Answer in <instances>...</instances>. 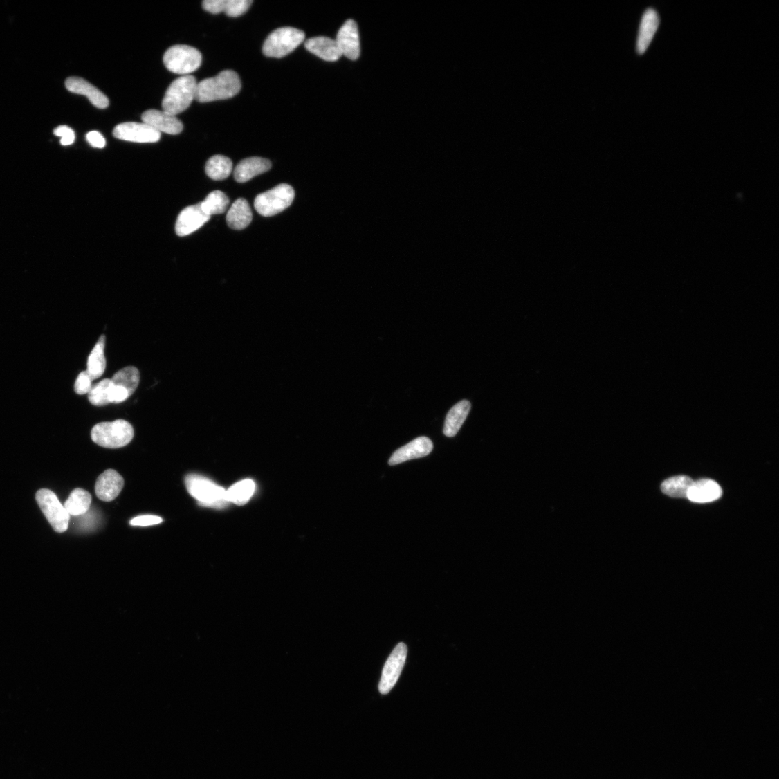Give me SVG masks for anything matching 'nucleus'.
<instances>
[{"mask_svg": "<svg viewBox=\"0 0 779 779\" xmlns=\"http://www.w3.org/2000/svg\"><path fill=\"white\" fill-rule=\"evenodd\" d=\"M407 652V647L404 643H400L387 659L378 686L380 693L383 695L391 691L398 681Z\"/></svg>", "mask_w": 779, "mask_h": 779, "instance_id": "9", "label": "nucleus"}, {"mask_svg": "<svg viewBox=\"0 0 779 779\" xmlns=\"http://www.w3.org/2000/svg\"><path fill=\"white\" fill-rule=\"evenodd\" d=\"M125 480L117 471L109 469L100 474L95 484V494L104 502H111L120 495Z\"/></svg>", "mask_w": 779, "mask_h": 779, "instance_id": "13", "label": "nucleus"}, {"mask_svg": "<svg viewBox=\"0 0 779 779\" xmlns=\"http://www.w3.org/2000/svg\"><path fill=\"white\" fill-rule=\"evenodd\" d=\"M272 167L270 161L253 157L241 161L236 166L234 171V178L237 182L246 183L253 178L267 172Z\"/></svg>", "mask_w": 779, "mask_h": 779, "instance_id": "18", "label": "nucleus"}, {"mask_svg": "<svg viewBox=\"0 0 779 779\" xmlns=\"http://www.w3.org/2000/svg\"><path fill=\"white\" fill-rule=\"evenodd\" d=\"M87 141L95 148H104L106 146V140L103 135L97 131H90L86 135Z\"/></svg>", "mask_w": 779, "mask_h": 779, "instance_id": "35", "label": "nucleus"}, {"mask_svg": "<svg viewBox=\"0 0 779 779\" xmlns=\"http://www.w3.org/2000/svg\"><path fill=\"white\" fill-rule=\"evenodd\" d=\"M659 23V15L654 9L650 8L643 13L636 43L639 55H643L648 50L657 31Z\"/></svg>", "mask_w": 779, "mask_h": 779, "instance_id": "17", "label": "nucleus"}, {"mask_svg": "<svg viewBox=\"0 0 779 779\" xmlns=\"http://www.w3.org/2000/svg\"><path fill=\"white\" fill-rule=\"evenodd\" d=\"M470 409L471 404L467 400H463L453 406L446 419L443 431L446 436L452 437L458 434Z\"/></svg>", "mask_w": 779, "mask_h": 779, "instance_id": "23", "label": "nucleus"}, {"mask_svg": "<svg viewBox=\"0 0 779 779\" xmlns=\"http://www.w3.org/2000/svg\"><path fill=\"white\" fill-rule=\"evenodd\" d=\"M433 450V443L427 437H420L411 443L397 450L389 461V465L396 466L403 462L423 458Z\"/></svg>", "mask_w": 779, "mask_h": 779, "instance_id": "15", "label": "nucleus"}, {"mask_svg": "<svg viewBox=\"0 0 779 779\" xmlns=\"http://www.w3.org/2000/svg\"><path fill=\"white\" fill-rule=\"evenodd\" d=\"M252 212L248 202L244 199H237L227 214L228 226L236 230H244L251 223Z\"/></svg>", "mask_w": 779, "mask_h": 779, "instance_id": "22", "label": "nucleus"}, {"mask_svg": "<svg viewBox=\"0 0 779 779\" xmlns=\"http://www.w3.org/2000/svg\"><path fill=\"white\" fill-rule=\"evenodd\" d=\"M36 500L55 531L62 533L68 529L71 515L53 491L46 488L39 490Z\"/></svg>", "mask_w": 779, "mask_h": 779, "instance_id": "8", "label": "nucleus"}, {"mask_svg": "<svg viewBox=\"0 0 779 779\" xmlns=\"http://www.w3.org/2000/svg\"><path fill=\"white\" fill-rule=\"evenodd\" d=\"M114 138L138 143H154L160 140L161 134L145 123L127 122L116 126Z\"/></svg>", "mask_w": 779, "mask_h": 779, "instance_id": "10", "label": "nucleus"}, {"mask_svg": "<svg viewBox=\"0 0 779 779\" xmlns=\"http://www.w3.org/2000/svg\"><path fill=\"white\" fill-rule=\"evenodd\" d=\"M92 383L93 379L89 375L87 371L82 372L75 381V393L78 395L89 394L93 387Z\"/></svg>", "mask_w": 779, "mask_h": 779, "instance_id": "32", "label": "nucleus"}, {"mask_svg": "<svg viewBox=\"0 0 779 779\" xmlns=\"http://www.w3.org/2000/svg\"><path fill=\"white\" fill-rule=\"evenodd\" d=\"M295 199V191L291 185L280 184L275 188L258 195L254 201V207L261 215L272 217L289 208Z\"/></svg>", "mask_w": 779, "mask_h": 779, "instance_id": "7", "label": "nucleus"}, {"mask_svg": "<svg viewBox=\"0 0 779 779\" xmlns=\"http://www.w3.org/2000/svg\"><path fill=\"white\" fill-rule=\"evenodd\" d=\"M163 521V520L158 516L143 515L131 520L130 524L132 526H151L161 524Z\"/></svg>", "mask_w": 779, "mask_h": 779, "instance_id": "34", "label": "nucleus"}, {"mask_svg": "<svg viewBox=\"0 0 779 779\" xmlns=\"http://www.w3.org/2000/svg\"><path fill=\"white\" fill-rule=\"evenodd\" d=\"M693 482L686 476L674 477L662 484L661 490L665 495L671 497L687 498L688 490Z\"/></svg>", "mask_w": 779, "mask_h": 779, "instance_id": "29", "label": "nucleus"}, {"mask_svg": "<svg viewBox=\"0 0 779 779\" xmlns=\"http://www.w3.org/2000/svg\"><path fill=\"white\" fill-rule=\"evenodd\" d=\"M111 387L112 382L111 379H104L93 386L89 394V399L91 403L96 406L110 404Z\"/></svg>", "mask_w": 779, "mask_h": 779, "instance_id": "31", "label": "nucleus"}, {"mask_svg": "<svg viewBox=\"0 0 779 779\" xmlns=\"http://www.w3.org/2000/svg\"><path fill=\"white\" fill-rule=\"evenodd\" d=\"M306 38L304 33L291 27L274 30L266 39L263 53L268 57L282 58L297 48Z\"/></svg>", "mask_w": 779, "mask_h": 779, "instance_id": "5", "label": "nucleus"}, {"mask_svg": "<svg viewBox=\"0 0 779 779\" xmlns=\"http://www.w3.org/2000/svg\"><path fill=\"white\" fill-rule=\"evenodd\" d=\"M205 171L207 175L213 180H224L232 173V162L226 156H214L207 162Z\"/></svg>", "mask_w": 779, "mask_h": 779, "instance_id": "28", "label": "nucleus"}, {"mask_svg": "<svg viewBox=\"0 0 779 779\" xmlns=\"http://www.w3.org/2000/svg\"><path fill=\"white\" fill-rule=\"evenodd\" d=\"M197 84L196 78L192 75L175 80L163 98V111L176 116L187 109L196 98Z\"/></svg>", "mask_w": 779, "mask_h": 779, "instance_id": "3", "label": "nucleus"}, {"mask_svg": "<svg viewBox=\"0 0 779 779\" xmlns=\"http://www.w3.org/2000/svg\"><path fill=\"white\" fill-rule=\"evenodd\" d=\"M229 205V198L221 191L211 192L204 201L200 203L203 212L210 217L213 214H223Z\"/></svg>", "mask_w": 779, "mask_h": 779, "instance_id": "30", "label": "nucleus"}, {"mask_svg": "<svg viewBox=\"0 0 779 779\" xmlns=\"http://www.w3.org/2000/svg\"><path fill=\"white\" fill-rule=\"evenodd\" d=\"M91 502L92 496L87 491L75 488L68 500L65 502L64 506L71 516H80L89 511Z\"/></svg>", "mask_w": 779, "mask_h": 779, "instance_id": "25", "label": "nucleus"}, {"mask_svg": "<svg viewBox=\"0 0 779 779\" xmlns=\"http://www.w3.org/2000/svg\"><path fill=\"white\" fill-rule=\"evenodd\" d=\"M722 495L720 486L711 479L693 482L688 490L687 498L696 503H707L719 500Z\"/></svg>", "mask_w": 779, "mask_h": 779, "instance_id": "19", "label": "nucleus"}, {"mask_svg": "<svg viewBox=\"0 0 779 779\" xmlns=\"http://www.w3.org/2000/svg\"><path fill=\"white\" fill-rule=\"evenodd\" d=\"M256 484L250 479H246L236 483L226 491L228 501L235 504L242 506L246 504L255 492Z\"/></svg>", "mask_w": 779, "mask_h": 779, "instance_id": "26", "label": "nucleus"}, {"mask_svg": "<svg viewBox=\"0 0 779 779\" xmlns=\"http://www.w3.org/2000/svg\"><path fill=\"white\" fill-rule=\"evenodd\" d=\"M65 86L70 92L86 96L91 103L98 109H105L109 105L108 98L86 80L71 77L65 81Z\"/></svg>", "mask_w": 779, "mask_h": 779, "instance_id": "16", "label": "nucleus"}, {"mask_svg": "<svg viewBox=\"0 0 779 779\" xmlns=\"http://www.w3.org/2000/svg\"><path fill=\"white\" fill-rule=\"evenodd\" d=\"M143 123L154 129L159 133L178 134L183 129V125L178 118L164 111L150 109L142 116Z\"/></svg>", "mask_w": 779, "mask_h": 779, "instance_id": "12", "label": "nucleus"}, {"mask_svg": "<svg viewBox=\"0 0 779 779\" xmlns=\"http://www.w3.org/2000/svg\"><path fill=\"white\" fill-rule=\"evenodd\" d=\"M336 42L342 56L351 60H357L360 55V42L357 24L348 20L338 30Z\"/></svg>", "mask_w": 779, "mask_h": 779, "instance_id": "11", "label": "nucleus"}, {"mask_svg": "<svg viewBox=\"0 0 779 779\" xmlns=\"http://www.w3.org/2000/svg\"><path fill=\"white\" fill-rule=\"evenodd\" d=\"M210 219L203 212L200 204L185 208L178 215L176 223V232L178 236L189 235L199 230Z\"/></svg>", "mask_w": 779, "mask_h": 779, "instance_id": "14", "label": "nucleus"}, {"mask_svg": "<svg viewBox=\"0 0 779 779\" xmlns=\"http://www.w3.org/2000/svg\"><path fill=\"white\" fill-rule=\"evenodd\" d=\"M252 3V0H205L202 6L210 13L225 12L228 16L236 18L247 12Z\"/></svg>", "mask_w": 779, "mask_h": 779, "instance_id": "21", "label": "nucleus"}, {"mask_svg": "<svg viewBox=\"0 0 779 779\" xmlns=\"http://www.w3.org/2000/svg\"><path fill=\"white\" fill-rule=\"evenodd\" d=\"M185 484L189 493L201 506L222 509L229 504L226 490L205 477L190 474L186 476Z\"/></svg>", "mask_w": 779, "mask_h": 779, "instance_id": "2", "label": "nucleus"}, {"mask_svg": "<svg viewBox=\"0 0 779 779\" xmlns=\"http://www.w3.org/2000/svg\"><path fill=\"white\" fill-rule=\"evenodd\" d=\"M105 345L106 336L102 335L89 355L86 371L93 381L98 379L104 374L107 367Z\"/></svg>", "mask_w": 779, "mask_h": 779, "instance_id": "24", "label": "nucleus"}, {"mask_svg": "<svg viewBox=\"0 0 779 779\" xmlns=\"http://www.w3.org/2000/svg\"><path fill=\"white\" fill-rule=\"evenodd\" d=\"M115 385L120 386L127 390L129 396H132L136 391L140 380L139 369L133 366L126 367L116 374L111 379Z\"/></svg>", "mask_w": 779, "mask_h": 779, "instance_id": "27", "label": "nucleus"}, {"mask_svg": "<svg viewBox=\"0 0 779 779\" xmlns=\"http://www.w3.org/2000/svg\"><path fill=\"white\" fill-rule=\"evenodd\" d=\"M310 53L327 62H336L342 54L336 40L325 37L309 39L304 44Z\"/></svg>", "mask_w": 779, "mask_h": 779, "instance_id": "20", "label": "nucleus"}, {"mask_svg": "<svg viewBox=\"0 0 779 779\" xmlns=\"http://www.w3.org/2000/svg\"><path fill=\"white\" fill-rule=\"evenodd\" d=\"M133 437V427L129 422L123 419L99 423L91 431L93 441L105 448L125 447L131 442Z\"/></svg>", "mask_w": 779, "mask_h": 779, "instance_id": "4", "label": "nucleus"}, {"mask_svg": "<svg viewBox=\"0 0 779 779\" xmlns=\"http://www.w3.org/2000/svg\"><path fill=\"white\" fill-rule=\"evenodd\" d=\"M202 61L199 50L186 45H176L168 48L163 57L166 68L183 76L197 71Z\"/></svg>", "mask_w": 779, "mask_h": 779, "instance_id": "6", "label": "nucleus"}, {"mask_svg": "<svg viewBox=\"0 0 779 779\" xmlns=\"http://www.w3.org/2000/svg\"><path fill=\"white\" fill-rule=\"evenodd\" d=\"M56 136L61 137V144L62 145H71L74 143L75 140V134L74 131L69 127L60 126L56 128L54 131Z\"/></svg>", "mask_w": 779, "mask_h": 779, "instance_id": "33", "label": "nucleus"}, {"mask_svg": "<svg viewBox=\"0 0 779 779\" xmlns=\"http://www.w3.org/2000/svg\"><path fill=\"white\" fill-rule=\"evenodd\" d=\"M241 89L239 75L232 71H224L214 77L199 82L195 99L200 103L229 99L239 94Z\"/></svg>", "mask_w": 779, "mask_h": 779, "instance_id": "1", "label": "nucleus"}]
</instances>
